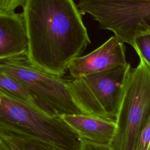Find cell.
I'll return each instance as SVG.
<instances>
[{
	"instance_id": "obj_1",
	"label": "cell",
	"mask_w": 150,
	"mask_h": 150,
	"mask_svg": "<svg viewBox=\"0 0 150 150\" xmlns=\"http://www.w3.org/2000/svg\"><path fill=\"white\" fill-rule=\"evenodd\" d=\"M22 7L29 59L64 76L91 42L77 6L73 0H27Z\"/></svg>"
},
{
	"instance_id": "obj_2",
	"label": "cell",
	"mask_w": 150,
	"mask_h": 150,
	"mask_svg": "<svg viewBox=\"0 0 150 150\" xmlns=\"http://www.w3.org/2000/svg\"><path fill=\"white\" fill-rule=\"evenodd\" d=\"M29 137L63 150H79L81 138L63 120L45 114L0 90V137Z\"/></svg>"
},
{
	"instance_id": "obj_3",
	"label": "cell",
	"mask_w": 150,
	"mask_h": 150,
	"mask_svg": "<svg viewBox=\"0 0 150 150\" xmlns=\"http://www.w3.org/2000/svg\"><path fill=\"white\" fill-rule=\"evenodd\" d=\"M129 63L77 79L67 88L81 113L115 122L131 70Z\"/></svg>"
},
{
	"instance_id": "obj_4",
	"label": "cell",
	"mask_w": 150,
	"mask_h": 150,
	"mask_svg": "<svg viewBox=\"0 0 150 150\" xmlns=\"http://www.w3.org/2000/svg\"><path fill=\"white\" fill-rule=\"evenodd\" d=\"M150 118V67L139 59L131 69L109 144L112 150H135L138 137Z\"/></svg>"
},
{
	"instance_id": "obj_5",
	"label": "cell",
	"mask_w": 150,
	"mask_h": 150,
	"mask_svg": "<svg viewBox=\"0 0 150 150\" xmlns=\"http://www.w3.org/2000/svg\"><path fill=\"white\" fill-rule=\"evenodd\" d=\"M77 6L123 43L132 46L136 38L150 33V0H80Z\"/></svg>"
},
{
	"instance_id": "obj_6",
	"label": "cell",
	"mask_w": 150,
	"mask_h": 150,
	"mask_svg": "<svg viewBox=\"0 0 150 150\" xmlns=\"http://www.w3.org/2000/svg\"><path fill=\"white\" fill-rule=\"evenodd\" d=\"M0 71L22 83L59 117L81 113L66 87L73 78L46 71L33 64L28 53L0 60Z\"/></svg>"
},
{
	"instance_id": "obj_7",
	"label": "cell",
	"mask_w": 150,
	"mask_h": 150,
	"mask_svg": "<svg viewBox=\"0 0 150 150\" xmlns=\"http://www.w3.org/2000/svg\"><path fill=\"white\" fill-rule=\"evenodd\" d=\"M125 51L124 43L114 35L88 54L75 58L68 70L72 78L77 79L125 65Z\"/></svg>"
},
{
	"instance_id": "obj_8",
	"label": "cell",
	"mask_w": 150,
	"mask_h": 150,
	"mask_svg": "<svg viewBox=\"0 0 150 150\" xmlns=\"http://www.w3.org/2000/svg\"><path fill=\"white\" fill-rule=\"evenodd\" d=\"M23 13H0V60L28 53Z\"/></svg>"
},
{
	"instance_id": "obj_9",
	"label": "cell",
	"mask_w": 150,
	"mask_h": 150,
	"mask_svg": "<svg viewBox=\"0 0 150 150\" xmlns=\"http://www.w3.org/2000/svg\"><path fill=\"white\" fill-rule=\"evenodd\" d=\"M83 139L109 145L115 129V122L79 113L60 117Z\"/></svg>"
},
{
	"instance_id": "obj_10",
	"label": "cell",
	"mask_w": 150,
	"mask_h": 150,
	"mask_svg": "<svg viewBox=\"0 0 150 150\" xmlns=\"http://www.w3.org/2000/svg\"><path fill=\"white\" fill-rule=\"evenodd\" d=\"M0 90L39 111L49 115L59 117L53 108L40 100L22 83L2 71H0Z\"/></svg>"
},
{
	"instance_id": "obj_11",
	"label": "cell",
	"mask_w": 150,
	"mask_h": 150,
	"mask_svg": "<svg viewBox=\"0 0 150 150\" xmlns=\"http://www.w3.org/2000/svg\"><path fill=\"white\" fill-rule=\"evenodd\" d=\"M2 138L13 150H63L54 144L38 138L21 137Z\"/></svg>"
},
{
	"instance_id": "obj_12",
	"label": "cell",
	"mask_w": 150,
	"mask_h": 150,
	"mask_svg": "<svg viewBox=\"0 0 150 150\" xmlns=\"http://www.w3.org/2000/svg\"><path fill=\"white\" fill-rule=\"evenodd\" d=\"M132 46L138 54L139 59L143 60L150 67V33L136 38Z\"/></svg>"
},
{
	"instance_id": "obj_13",
	"label": "cell",
	"mask_w": 150,
	"mask_h": 150,
	"mask_svg": "<svg viewBox=\"0 0 150 150\" xmlns=\"http://www.w3.org/2000/svg\"><path fill=\"white\" fill-rule=\"evenodd\" d=\"M135 150H150V118L138 137Z\"/></svg>"
},
{
	"instance_id": "obj_14",
	"label": "cell",
	"mask_w": 150,
	"mask_h": 150,
	"mask_svg": "<svg viewBox=\"0 0 150 150\" xmlns=\"http://www.w3.org/2000/svg\"><path fill=\"white\" fill-rule=\"evenodd\" d=\"M27 0H0V13H12L18 6H23Z\"/></svg>"
},
{
	"instance_id": "obj_15",
	"label": "cell",
	"mask_w": 150,
	"mask_h": 150,
	"mask_svg": "<svg viewBox=\"0 0 150 150\" xmlns=\"http://www.w3.org/2000/svg\"><path fill=\"white\" fill-rule=\"evenodd\" d=\"M79 150H112L108 145L94 143L86 139H81Z\"/></svg>"
},
{
	"instance_id": "obj_16",
	"label": "cell",
	"mask_w": 150,
	"mask_h": 150,
	"mask_svg": "<svg viewBox=\"0 0 150 150\" xmlns=\"http://www.w3.org/2000/svg\"><path fill=\"white\" fill-rule=\"evenodd\" d=\"M0 150H13V149L0 137Z\"/></svg>"
}]
</instances>
